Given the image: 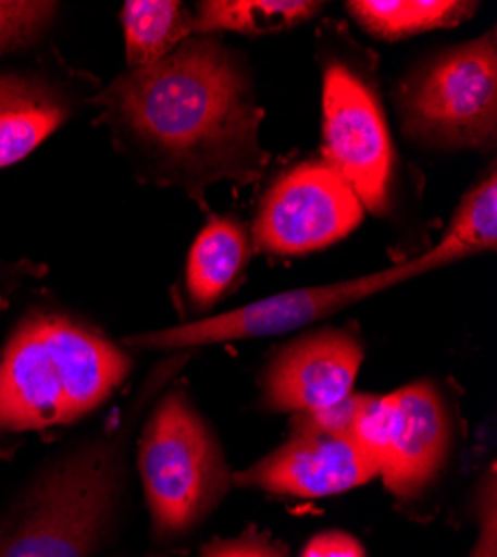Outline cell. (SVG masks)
Instances as JSON below:
<instances>
[{"label":"cell","mask_w":497,"mask_h":557,"mask_svg":"<svg viewBox=\"0 0 497 557\" xmlns=\"http://www.w3.org/2000/svg\"><path fill=\"white\" fill-rule=\"evenodd\" d=\"M92 103L114 146L152 183L197 197L221 178L257 181L268 163L252 76L219 38H188L163 61L121 74Z\"/></svg>","instance_id":"cell-1"},{"label":"cell","mask_w":497,"mask_h":557,"mask_svg":"<svg viewBox=\"0 0 497 557\" xmlns=\"http://www.w3.org/2000/svg\"><path fill=\"white\" fill-rule=\"evenodd\" d=\"M127 420L48 459L0 520V557H92L110 542L125 497V457L137 417L165 382L148 380Z\"/></svg>","instance_id":"cell-2"},{"label":"cell","mask_w":497,"mask_h":557,"mask_svg":"<svg viewBox=\"0 0 497 557\" xmlns=\"http://www.w3.org/2000/svg\"><path fill=\"white\" fill-rule=\"evenodd\" d=\"M129 370V355L78 317L29 312L0 350V440L83 420Z\"/></svg>","instance_id":"cell-3"},{"label":"cell","mask_w":497,"mask_h":557,"mask_svg":"<svg viewBox=\"0 0 497 557\" xmlns=\"http://www.w3.org/2000/svg\"><path fill=\"white\" fill-rule=\"evenodd\" d=\"M137 467L157 542L201 524L231 486L223 448L186 393L170 391L148 414Z\"/></svg>","instance_id":"cell-4"},{"label":"cell","mask_w":497,"mask_h":557,"mask_svg":"<svg viewBox=\"0 0 497 557\" xmlns=\"http://www.w3.org/2000/svg\"><path fill=\"white\" fill-rule=\"evenodd\" d=\"M469 257L473 255L467 248H462L456 239L444 235L442 242L428 252L411 261L390 265L386 270L344 278V282H335L326 286H310V288L270 295L265 299L241 306L233 312L206 317L192 323H184V326L132 335L123 344L129 348H141V350L172 352V350H192V348L241 342V339L286 335V333L312 326V323H320L337 314L339 310H346L393 286L409 282V278L428 274L437 268L458 263Z\"/></svg>","instance_id":"cell-5"},{"label":"cell","mask_w":497,"mask_h":557,"mask_svg":"<svg viewBox=\"0 0 497 557\" xmlns=\"http://www.w3.org/2000/svg\"><path fill=\"white\" fill-rule=\"evenodd\" d=\"M403 132L437 150H493L497 138L495 29L422 61L397 91Z\"/></svg>","instance_id":"cell-6"},{"label":"cell","mask_w":497,"mask_h":557,"mask_svg":"<svg viewBox=\"0 0 497 557\" xmlns=\"http://www.w3.org/2000/svg\"><path fill=\"white\" fill-rule=\"evenodd\" d=\"M364 399L350 395L326 410L293 414L288 440L233 473L231 484L293 497H328L369 484L380 469L355 433Z\"/></svg>","instance_id":"cell-7"},{"label":"cell","mask_w":497,"mask_h":557,"mask_svg":"<svg viewBox=\"0 0 497 557\" xmlns=\"http://www.w3.org/2000/svg\"><path fill=\"white\" fill-rule=\"evenodd\" d=\"M324 163L357 195L361 208L386 214L395 150L373 76L344 57L328 59L322 85Z\"/></svg>","instance_id":"cell-8"},{"label":"cell","mask_w":497,"mask_h":557,"mask_svg":"<svg viewBox=\"0 0 497 557\" xmlns=\"http://www.w3.org/2000/svg\"><path fill=\"white\" fill-rule=\"evenodd\" d=\"M375 459L386 488L401 499L422 495L444 469L450 417L433 384H409L384 397H366L355 426Z\"/></svg>","instance_id":"cell-9"},{"label":"cell","mask_w":497,"mask_h":557,"mask_svg":"<svg viewBox=\"0 0 497 557\" xmlns=\"http://www.w3.org/2000/svg\"><path fill=\"white\" fill-rule=\"evenodd\" d=\"M361 219L364 208L333 168L301 163L263 195L252 239L265 255L299 257L341 242Z\"/></svg>","instance_id":"cell-10"},{"label":"cell","mask_w":497,"mask_h":557,"mask_svg":"<svg viewBox=\"0 0 497 557\" xmlns=\"http://www.w3.org/2000/svg\"><path fill=\"white\" fill-rule=\"evenodd\" d=\"M364 346L341 329L308 333L270 359L263 401L277 412H320L350 397Z\"/></svg>","instance_id":"cell-11"},{"label":"cell","mask_w":497,"mask_h":557,"mask_svg":"<svg viewBox=\"0 0 497 557\" xmlns=\"http://www.w3.org/2000/svg\"><path fill=\"white\" fill-rule=\"evenodd\" d=\"M80 91L48 67L0 72V168L29 157L74 114Z\"/></svg>","instance_id":"cell-12"},{"label":"cell","mask_w":497,"mask_h":557,"mask_svg":"<svg viewBox=\"0 0 497 557\" xmlns=\"http://www.w3.org/2000/svg\"><path fill=\"white\" fill-rule=\"evenodd\" d=\"M250 261L246 230L231 219H212L192 244L186 284L195 306L208 310L228 295Z\"/></svg>","instance_id":"cell-13"},{"label":"cell","mask_w":497,"mask_h":557,"mask_svg":"<svg viewBox=\"0 0 497 557\" xmlns=\"http://www.w3.org/2000/svg\"><path fill=\"white\" fill-rule=\"evenodd\" d=\"M129 70L150 67L195 34V16L174 0H129L121 10Z\"/></svg>","instance_id":"cell-14"},{"label":"cell","mask_w":497,"mask_h":557,"mask_svg":"<svg viewBox=\"0 0 497 557\" xmlns=\"http://www.w3.org/2000/svg\"><path fill=\"white\" fill-rule=\"evenodd\" d=\"M361 29L382 40H401L446 29L473 16L477 3L462 0H352L346 3Z\"/></svg>","instance_id":"cell-15"},{"label":"cell","mask_w":497,"mask_h":557,"mask_svg":"<svg viewBox=\"0 0 497 557\" xmlns=\"http://www.w3.org/2000/svg\"><path fill=\"white\" fill-rule=\"evenodd\" d=\"M324 5L312 0H203L197 5L195 32L273 34L310 21Z\"/></svg>","instance_id":"cell-16"},{"label":"cell","mask_w":497,"mask_h":557,"mask_svg":"<svg viewBox=\"0 0 497 557\" xmlns=\"http://www.w3.org/2000/svg\"><path fill=\"white\" fill-rule=\"evenodd\" d=\"M456 239L473 257L497 248V174L495 168L475 183L462 203L456 208L444 232Z\"/></svg>","instance_id":"cell-17"},{"label":"cell","mask_w":497,"mask_h":557,"mask_svg":"<svg viewBox=\"0 0 497 557\" xmlns=\"http://www.w3.org/2000/svg\"><path fill=\"white\" fill-rule=\"evenodd\" d=\"M59 3L38 0H0V54H12L36 45L50 32Z\"/></svg>","instance_id":"cell-18"},{"label":"cell","mask_w":497,"mask_h":557,"mask_svg":"<svg viewBox=\"0 0 497 557\" xmlns=\"http://www.w3.org/2000/svg\"><path fill=\"white\" fill-rule=\"evenodd\" d=\"M497 497H495V467L486 471V482L477 486L475 513H477V540L471 557H497L495 555V531H497Z\"/></svg>","instance_id":"cell-19"},{"label":"cell","mask_w":497,"mask_h":557,"mask_svg":"<svg viewBox=\"0 0 497 557\" xmlns=\"http://www.w3.org/2000/svg\"><path fill=\"white\" fill-rule=\"evenodd\" d=\"M201 557H286L273 542L246 535L237 540H216L201 550Z\"/></svg>","instance_id":"cell-20"},{"label":"cell","mask_w":497,"mask_h":557,"mask_svg":"<svg viewBox=\"0 0 497 557\" xmlns=\"http://www.w3.org/2000/svg\"><path fill=\"white\" fill-rule=\"evenodd\" d=\"M299 557H366L361 542L344 531H326L314 535Z\"/></svg>","instance_id":"cell-21"},{"label":"cell","mask_w":497,"mask_h":557,"mask_svg":"<svg viewBox=\"0 0 497 557\" xmlns=\"http://www.w3.org/2000/svg\"><path fill=\"white\" fill-rule=\"evenodd\" d=\"M27 274H38V268H27L25 263L0 261V310H3Z\"/></svg>","instance_id":"cell-22"}]
</instances>
